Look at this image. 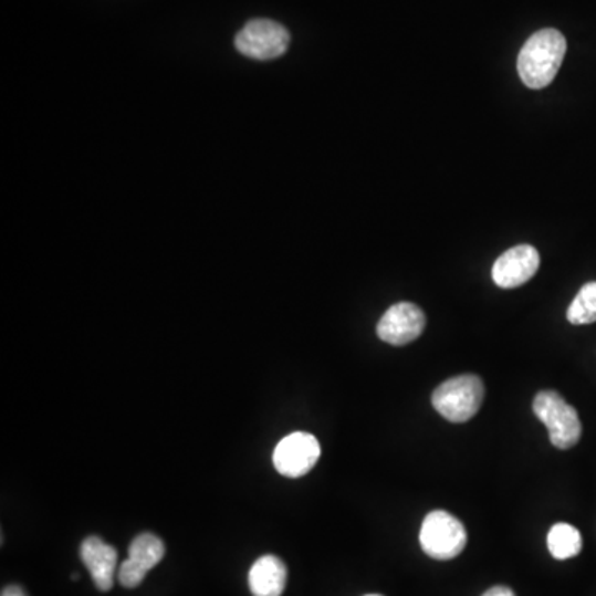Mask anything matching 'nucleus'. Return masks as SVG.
<instances>
[{
    "mask_svg": "<svg viewBox=\"0 0 596 596\" xmlns=\"http://www.w3.org/2000/svg\"><path fill=\"white\" fill-rule=\"evenodd\" d=\"M287 585V567L275 555L258 558L249 572V588L254 596H282Z\"/></svg>",
    "mask_w": 596,
    "mask_h": 596,
    "instance_id": "obj_11",
    "label": "nucleus"
},
{
    "mask_svg": "<svg viewBox=\"0 0 596 596\" xmlns=\"http://www.w3.org/2000/svg\"><path fill=\"white\" fill-rule=\"evenodd\" d=\"M291 43V33L274 20L255 19L245 23L236 35V49L254 60H272L284 55Z\"/></svg>",
    "mask_w": 596,
    "mask_h": 596,
    "instance_id": "obj_5",
    "label": "nucleus"
},
{
    "mask_svg": "<svg viewBox=\"0 0 596 596\" xmlns=\"http://www.w3.org/2000/svg\"><path fill=\"white\" fill-rule=\"evenodd\" d=\"M419 542L425 554L435 561H452L464 551L468 532L454 515L435 511L422 521Z\"/></svg>",
    "mask_w": 596,
    "mask_h": 596,
    "instance_id": "obj_4",
    "label": "nucleus"
},
{
    "mask_svg": "<svg viewBox=\"0 0 596 596\" xmlns=\"http://www.w3.org/2000/svg\"><path fill=\"white\" fill-rule=\"evenodd\" d=\"M548 552L557 561L577 557L584 547L582 534L571 524H555L548 532Z\"/></svg>",
    "mask_w": 596,
    "mask_h": 596,
    "instance_id": "obj_12",
    "label": "nucleus"
},
{
    "mask_svg": "<svg viewBox=\"0 0 596 596\" xmlns=\"http://www.w3.org/2000/svg\"><path fill=\"white\" fill-rule=\"evenodd\" d=\"M365 596H383V595H365Z\"/></svg>",
    "mask_w": 596,
    "mask_h": 596,
    "instance_id": "obj_16",
    "label": "nucleus"
},
{
    "mask_svg": "<svg viewBox=\"0 0 596 596\" xmlns=\"http://www.w3.org/2000/svg\"><path fill=\"white\" fill-rule=\"evenodd\" d=\"M567 53V40L555 29L539 30L522 46L517 70L524 85L542 90L551 85Z\"/></svg>",
    "mask_w": 596,
    "mask_h": 596,
    "instance_id": "obj_1",
    "label": "nucleus"
},
{
    "mask_svg": "<svg viewBox=\"0 0 596 596\" xmlns=\"http://www.w3.org/2000/svg\"><path fill=\"white\" fill-rule=\"evenodd\" d=\"M0 596H27V594L22 588L17 587V585H9V587L3 588Z\"/></svg>",
    "mask_w": 596,
    "mask_h": 596,
    "instance_id": "obj_15",
    "label": "nucleus"
},
{
    "mask_svg": "<svg viewBox=\"0 0 596 596\" xmlns=\"http://www.w3.org/2000/svg\"><path fill=\"white\" fill-rule=\"evenodd\" d=\"M568 322L572 325H590L596 322V282H588L568 306Z\"/></svg>",
    "mask_w": 596,
    "mask_h": 596,
    "instance_id": "obj_13",
    "label": "nucleus"
},
{
    "mask_svg": "<svg viewBox=\"0 0 596 596\" xmlns=\"http://www.w3.org/2000/svg\"><path fill=\"white\" fill-rule=\"evenodd\" d=\"M484 383L475 375H461L448 379L432 393L436 411L451 422H466L474 418L484 401Z\"/></svg>",
    "mask_w": 596,
    "mask_h": 596,
    "instance_id": "obj_2",
    "label": "nucleus"
},
{
    "mask_svg": "<svg viewBox=\"0 0 596 596\" xmlns=\"http://www.w3.org/2000/svg\"><path fill=\"white\" fill-rule=\"evenodd\" d=\"M534 412L545 428L548 439L557 449H571L578 445L582 438V421L577 409L568 405L554 389L539 393L534 399Z\"/></svg>",
    "mask_w": 596,
    "mask_h": 596,
    "instance_id": "obj_3",
    "label": "nucleus"
},
{
    "mask_svg": "<svg viewBox=\"0 0 596 596\" xmlns=\"http://www.w3.org/2000/svg\"><path fill=\"white\" fill-rule=\"evenodd\" d=\"M322 449L315 436L309 432H292L285 436L274 451V466L279 474L297 479L309 474L318 462Z\"/></svg>",
    "mask_w": 596,
    "mask_h": 596,
    "instance_id": "obj_6",
    "label": "nucleus"
},
{
    "mask_svg": "<svg viewBox=\"0 0 596 596\" xmlns=\"http://www.w3.org/2000/svg\"><path fill=\"white\" fill-rule=\"evenodd\" d=\"M482 596H515L514 592L509 587H492L491 590L485 592Z\"/></svg>",
    "mask_w": 596,
    "mask_h": 596,
    "instance_id": "obj_14",
    "label": "nucleus"
},
{
    "mask_svg": "<svg viewBox=\"0 0 596 596\" xmlns=\"http://www.w3.org/2000/svg\"><path fill=\"white\" fill-rule=\"evenodd\" d=\"M166 547L155 534H139L129 545L128 561L119 565L118 581L122 587L136 588L143 584L146 574L165 557Z\"/></svg>",
    "mask_w": 596,
    "mask_h": 596,
    "instance_id": "obj_8",
    "label": "nucleus"
},
{
    "mask_svg": "<svg viewBox=\"0 0 596 596\" xmlns=\"http://www.w3.org/2000/svg\"><path fill=\"white\" fill-rule=\"evenodd\" d=\"M541 268V254L532 245L509 249L495 261L492 279L501 289H517L527 284Z\"/></svg>",
    "mask_w": 596,
    "mask_h": 596,
    "instance_id": "obj_9",
    "label": "nucleus"
},
{
    "mask_svg": "<svg viewBox=\"0 0 596 596\" xmlns=\"http://www.w3.org/2000/svg\"><path fill=\"white\" fill-rule=\"evenodd\" d=\"M425 326V312L415 303L401 302L386 310L376 326V333L383 342L402 346L419 338Z\"/></svg>",
    "mask_w": 596,
    "mask_h": 596,
    "instance_id": "obj_7",
    "label": "nucleus"
},
{
    "mask_svg": "<svg viewBox=\"0 0 596 596\" xmlns=\"http://www.w3.org/2000/svg\"><path fill=\"white\" fill-rule=\"evenodd\" d=\"M80 557H82L83 565L88 568L95 587L100 592L112 590L116 564H118V552H116V548L93 535V537L83 541L82 548H80Z\"/></svg>",
    "mask_w": 596,
    "mask_h": 596,
    "instance_id": "obj_10",
    "label": "nucleus"
}]
</instances>
